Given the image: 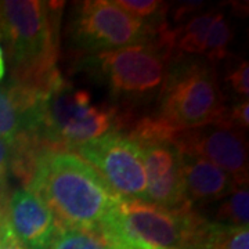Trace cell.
<instances>
[{
	"label": "cell",
	"mask_w": 249,
	"mask_h": 249,
	"mask_svg": "<svg viewBox=\"0 0 249 249\" xmlns=\"http://www.w3.org/2000/svg\"><path fill=\"white\" fill-rule=\"evenodd\" d=\"M25 183L61 229H97L118 198L90 165L70 151L40 152Z\"/></svg>",
	"instance_id": "cell-1"
},
{
	"label": "cell",
	"mask_w": 249,
	"mask_h": 249,
	"mask_svg": "<svg viewBox=\"0 0 249 249\" xmlns=\"http://www.w3.org/2000/svg\"><path fill=\"white\" fill-rule=\"evenodd\" d=\"M61 6L42 0H0V39L13 70L11 80L46 89L60 72L58 28Z\"/></svg>",
	"instance_id": "cell-2"
},
{
	"label": "cell",
	"mask_w": 249,
	"mask_h": 249,
	"mask_svg": "<svg viewBox=\"0 0 249 249\" xmlns=\"http://www.w3.org/2000/svg\"><path fill=\"white\" fill-rule=\"evenodd\" d=\"M119 121L116 108L96 104L88 90L75 88L60 75L39 91L34 137L43 150H76L112 132Z\"/></svg>",
	"instance_id": "cell-3"
},
{
	"label": "cell",
	"mask_w": 249,
	"mask_h": 249,
	"mask_svg": "<svg viewBox=\"0 0 249 249\" xmlns=\"http://www.w3.org/2000/svg\"><path fill=\"white\" fill-rule=\"evenodd\" d=\"M226 112L213 65L198 57H173L158 94V111L152 118L176 133L217 122Z\"/></svg>",
	"instance_id": "cell-4"
},
{
	"label": "cell",
	"mask_w": 249,
	"mask_h": 249,
	"mask_svg": "<svg viewBox=\"0 0 249 249\" xmlns=\"http://www.w3.org/2000/svg\"><path fill=\"white\" fill-rule=\"evenodd\" d=\"M172 58L173 47L157 36L148 43L89 54L82 67L114 97L136 103L158 97Z\"/></svg>",
	"instance_id": "cell-5"
},
{
	"label": "cell",
	"mask_w": 249,
	"mask_h": 249,
	"mask_svg": "<svg viewBox=\"0 0 249 249\" xmlns=\"http://www.w3.org/2000/svg\"><path fill=\"white\" fill-rule=\"evenodd\" d=\"M169 129L145 116L134 124L130 139L140 148L147 176V202L166 209L191 206L183 178V154Z\"/></svg>",
	"instance_id": "cell-6"
},
{
	"label": "cell",
	"mask_w": 249,
	"mask_h": 249,
	"mask_svg": "<svg viewBox=\"0 0 249 249\" xmlns=\"http://www.w3.org/2000/svg\"><path fill=\"white\" fill-rule=\"evenodd\" d=\"M157 34L158 29L109 0L80 1L75 4L70 21L71 40L91 54L148 43L155 40Z\"/></svg>",
	"instance_id": "cell-7"
},
{
	"label": "cell",
	"mask_w": 249,
	"mask_h": 249,
	"mask_svg": "<svg viewBox=\"0 0 249 249\" xmlns=\"http://www.w3.org/2000/svg\"><path fill=\"white\" fill-rule=\"evenodd\" d=\"M115 209L126 234L134 242L152 248L187 249L204 219L193 206L166 209L139 199L118 198Z\"/></svg>",
	"instance_id": "cell-8"
},
{
	"label": "cell",
	"mask_w": 249,
	"mask_h": 249,
	"mask_svg": "<svg viewBox=\"0 0 249 249\" xmlns=\"http://www.w3.org/2000/svg\"><path fill=\"white\" fill-rule=\"evenodd\" d=\"M76 151L114 196L147 201V176L142 155L129 136L112 130L82 144Z\"/></svg>",
	"instance_id": "cell-9"
},
{
	"label": "cell",
	"mask_w": 249,
	"mask_h": 249,
	"mask_svg": "<svg viewBox=\"0 0 249 249\" xmlns=\"http://www.w3.org/2000/svg\"><path fill=\"white\" fill-rule=\"evenodd\" d=\"M181 154L201 157L229 173L237 186H248V140L226 118L172 134Z\"/></svg>",
	"instance_id": "cell-10"
},
{
	"label": "cell",
	"mask_w": 249,
	"mask_h": 249,
	"mask_svg": "<svg viewBox=\"0 0 249 249\" xmlns=\"http://www.w3.org/2000/svg\"><path fill=\"white\" fill-rule=\"evenodd\" d=\"M7 220L22 249H52L61 227L49 206L28 188L9 196Z\"/></svg>",
	"instance_id": "cell-11"
},
{
	"label": "cell",
	"mask_w": 249,
	"mask_h": 249,
	"mask_svg": "<svg viewBox=\"0 0 249 249\" xmlns=\"http://www.w3.org/2000/svg\"><path fill=\"white\" fill-rule=\"evenodd\" d=\"M39 91L11 79L0 83V140L9 144L13 151L25 145L40 147L34 137Z\"/></svg>",
	"instance_id": "cell-12"
},
{
	"label": "cell",
	"mask_w": 249,
	"mask_h": 249,
	"mask_svg": "<svg viewBox=\"0 0 249 249\" xmlns=\"http://www.w3.org/2000/svg\"><path fill=\"white\" fill-rule=\"evenodd\" d=\"M183 178L187 201L193 208L220 201L238 187L219 166L190 154H183Z\"/></svg>",
	"instance_id": "cell-13"
},
{
	"label": "cell",
	"mask_w": 249,
	"mask_h": 249,
	"mask_svg": "<svg viewBox=\"0 0 249 249\" xmlns=\"http://www.w3.org/2000/svg\"><path fill=\"white\" fill-rule=\"evenodd\" d=\"M187 249H249L248 226H230L202 219Z\"/></svg>",
	"instance_id": "cell-14"
},
{
	"label": "cell",
	"mask_w": 249,
	"mask_h": 249,
	"mask_svg": "<svg viewBox=\"0 0 249 249\" xmlns=\"http://www.w3.org/2000/svg\"><path fill=\"white\" fill-rule=\"evenodd\" d=\"M217 10H209L206 13L196 14L188 18L181 28L173 29L175 49L173 57H196L204 53L205 42L211 24Z\"/></svg>",
	"instance_id": "cell-15"
},
{
	"label": "cell",
	"mask_w": 249,
	"mask_h": 249,
	"mask_svg": "<svg viewBox=\"0 0 249 249\" xmlns=\"http://www.w3.org/2000/svg\"><path fill=\"white\" fill-rule=\"evenodd\" d=\"M232 40V28L230 21L222 11H216L213 21L211 24L208 37L205 42L202 55L212 65L222 61L229 53V47Z\"/></svg>",
	"instance_id": "cell-16"
},
{
	"label": "cell",
	"mask_w": 249,
	"mask_h": 249,
	"mask_svg": "<svg viewBox=\"0 0 249 249\" xmlns=\"http://www.w3.org/2000/svg\"><path fill=\"white\" fill-rule=\"evenodd\" d=\"M214 222L230 226H248L249 222V193L248 186H238L227 196L220 199Z\"/></svg>",
	"instance_id": "cell-17"
},
{
	"label": "cell",
	"mask_w": 249,
	"mask_h": 249,
	"mask_svg": "<svg viewBox=\"0 0 249 249\" xmlns=\"http://www.w3.org/2000/svg\"><path fill=\"white\" fill-rule=\"evenodd\" d=\"M52 249H114L98 229H61Z\"/></svg>",
	"instance_id": "cell-18"
},
{
	"label": "cell",
	"mask_w": 249,
	"mask_h": 249,
	"mask_svg": "<svg viewBox=\"0 0 249 249\" xmlns=\"http://www.w3.org/2000/svg\"><path fill=\"white\" fill-rule=\"evenodd\" d=\"M116 6L150 27L158 29L166 21L168 4L157 0H116Z\"/></svg>",
	"instance_id": "cell-19"
},
{
	"label": "cell",
	"mask_w": 249,
	"mask_h": 249,
	"mask_svg": "<svg viewBox=\"0 0 249 249\" xmlns=\"http://www.w3.org/2000/svg\"><path fill=\"white\" fill-rule=\"evenodd\" d=\"M226 82L231 88L237 96H240L241 100H248L249 96V65L247 60H240L234 67H231Z\"/></svg>",
	"instance_id": "cell-20"
},
{
	"label": "cell",
	"mask_w": 249,
	"mask_h": 249,
	"mask_svg": "<svg viewBox=\"0 0 249 249\" xmlns=\"http://www.w3.org/2000/svg\"><path fill=\"white\" fill-rule=\"evenodd\" d=\"M224 118L241 130H248L249 126V103L248 100H240L231 109H227Z\"/></svg>",
	"instance_id": "cell-21"
},
{
	"label": "cell",
	"mask_w": 249,
	"mask_h": 249,
	"mask_svg": "<svg viewBox=\"0 0 249 249\" xmlns=\"http://www.w3.org/2000/svg\"><path fill=\"white\" fill-rule=\"evenodd\" d=\"M0 249H22L10 229L7 211L0 216Z\"/></svg>",
	"instance_id": "cell-22"
},
{
	"label": "cell",
	"mask_w": 249,
	"mask_h": 249,
	"mask_svg": "<svg viewBox=\"0 0 249 249\" xmlns=\"http://www.w3.org/2000/svg\"><path fill=\"white\" fill-rule=\"evenodd\" d=\"M11 163H13V148L3 140H0V187L6 184L7 176L11 172Z\"/></svg>",
	"instance_id": "cell-23"
},
{
	"label": "cell",
	"mask_w": 249,
	"mask_h": 249,
	"mask_svg": "<svg viewBox=\"0 0 249 249\" xmlns=\"http://www.w3.org/2000/svg\"><path fill=\"white\" fill-rule=\"evenodd\" d=\"M7 204H9V196L6 186L0 187V216L7 211Z\"/></svg>",
	"instance_id": "cell-24"
},
{
	"label": "cell",
	"mask_w": 249,
	"mask_h": 249,
	"mask_svg": "<svg viewBox=\"0 0 249 249\" xmlns=\"http://www.w3.org/2000/svg\"><path fill=\"white\" fill-rule=\"evenodd\" d=\"M6 75V61H4V53H3V49L0 46V80L4 78Z\"/></svg>",
	"instance_id": "cell-25"
},
{
	"label": "cell",
	"mask_w": 249,
	"mask_h": 249,
	"mask_svg": "<svg viewBox=\"0 0 249 249\" xmlns=\"http://www.w3.org/2000/svg\"><path fill=\"white\" fill-rule=\"evenodd\" d=\"M148 249H162V248H152L151 247V248H148Z\"/></svg>",
	"instance_id": "cell-26"
}]
</instances>
